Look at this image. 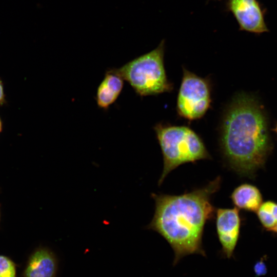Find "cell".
<instances>
[{"instance_id": "6da1fadb", "label": "cell", "mask_w": 277, "mask_h": 277, "mask_svg": "<svg viewBox=\"0 0 277 277\" xmlns=\"http://www.w3.org/2000/svg\"><path fill=\"white\" fill-rule=\"evenodd\" d=\"M220 146L226 165L239 176L253 179L270 155L273 145L268 114L258 98L240 92L226 108Z\"/></svg>"}, {"instance_id": "7a4b0ae2", "label": "cell", "mask_w": 277, "mask_h": 277, "mask_svg": "<svg viewBox=\"0 0 277 277\" xmlns=\"http://www.w3.org/2000/svg\"><path fill=\"white\" fill-rule=\"evenodd\" d=\"M217 176L203 187L179 195L152 193L155 212L147 229L161 235L172 248L176 265L184 256H205L202 239L206 223L215 217L213 195L220 188Z\"/></svg>"}, {"instance_id": "3957f363", "label": "cell", "mask_w": 277, "mask_h": 277, "mask_svg": "<svg viewBox=\"0 0 277 277\" xmlns=\"http://www.w3.org/2000/svg\"><path fill=\"white\" fill-rule=\"evenodd\" d=\"M153 129L164 162L159 185H161L167 175L178 166L211 158L201 137L190 128L158 123Z\"/></svg>"}, {"instance_id": "277c9868", "label": "cell", "mask_w": 277, "mask_h": 277, "mask_svg": "<svg viewBox=\"0 0 277 277\" xmlns=\"http://www.w3.org/2000/svg\"><path fill=\"white\" fill-rule=\"evenodd\" d=\"M165 41L157 47L113 70L127 81L141 96L154 95L173 90L164 65Z\"/></svg>"}, {"instance_id": "5b68a950", "label": "cell", "mask_w": 277, "mask_h": 277, "mask_svg": "<svg viewBox=\"0 0 277 277\" xmlns=\"http://www.w3.org/2000/svg\"><path fill=\"white\" fill-rule=\"evenodd\" d=\"M211 103L209 80L200 77L183 68V77L176 102L179 115L188 121L202 118Z\"/></svg>"}, {"instance_id": "8992f818", "label": "cell", "mask_w": 277, "mask_h": 277, "mask_svg": "<svg viewBox=\"0 0 277 277\" xmlns=\"http://www.w3.org/2000/svg\"><path fill=\"white\" fill-rule=\"evenodd\" d=\"M225 10L232 14L240 31L256 35L269 31L265 18L267 10L258 0H226Z\"/></svg>"}, {"instance_id": "52a82bcc", "label": "cell", "mask_w": 277, "mask_h": 277, "mask_svg": "<svg viewBox=\"0 0 277 277\" xmlns=\"http://www.w3.org/2000/svg\"><path fill=\"white\" fill-rule=\"evenodd\" d=\"M216 231L221 245V254L230 259L233 255L240 233L241 217L239 209L220 208L215 211Z\"/></svg>"}, {"instance_id": "ba28073f", "label": "cell", "mask_w": 277, "mask_h": 277, "mask_svg": "<svg viewBox=\"0 0 277 277\" xmlns=\"http://www.w3.org/2000/svg\"><path fill=\"white\" fill-rule=\"evenodd\" d=\"M57 270L54 253L47 247H39L29 256L22 277H56Z\"/></svg>"}, {"instance_id": "9c48e42d", "label": "cell", "mask_w": 277, "mask_h": 277, "mask_svg": "<svg viewBox=\"0 0 277 277\" xmlns=\"http://www.w3.org/2000/svg\"><path fill=\"white\" fill-rule=\"evenodd\" d=\"M124 81L113 69L106 71L96 92L95 100L100 108L107 110L115 102L122 91Z\"/></svg>"}, {"instance_id": "30bf717a", "label": "cell", "mask_w": 277, "mask_h": 277, "mask_svg": "<svg viewBox=\"0 0 277 277\" xmlns=\"http://www.w3.org/2000/svg\"><path fill=\"white\" fill-rule=\"evenodd\" d=\"M230 199L235 207L249 212H256L263 203V196L259 189L249 183L236 187L232 191Z\"/></svg>"}, {"instance_id": "8fae6325", "label": "cell", "mask_w": 277, "mask_h": 277, "mask_svg": "<svg viewBox=\"0 0 277 277\" xmlns=\"http://www.w3.org/2000/svg\"><path fill=\"white\" fill-rule=\"evenodd\" d=\"M255 212L266 230L270 231L277 224V202L271 200L263 202Z\"/></svg>"}, {"instance_id": "7c38bea8", "label": "cell", "mask_w": 277, "mask_h": 277, "mask_svg": "<svg viewBox=\"0 0 277 277\" xmlns=\"http://www.w3.org/2000/svg\"><path fill=\"white\" fill-rule=\"evenodd\" d=\"M17 266L10 258L0 254V277H17Z\"/></svg>"}, {"instance_id": "4fadbf2b", "label": "cell", "mask_w": 277, "mask_h": 277, "mask_svg": "<svg viewBox=\"0 0 277 277\" xmlns=\"http://www.w3.org/2000/svg\"><path fill=\"white\" fill-rule=\"evenodd\" d=\"M5 100L4 93L3 90V84L0 80V105L3 104Z\"/></svg>"}, {"instance_id": "5bb4252c", "label": "cell", "mask_w": 277, "mask_h": 277, "mask_svg": "<svg viewBox=\"0 0 277 277\" xmlns=\"http://www.w3.org/2000/svg\"><path fill=\"white\" fill-rule=\"evenodd\" d=\"M270 231H271L272 232H274L275 233H276L277 234V224L276 225V226L273 228Z\"/></svg>"}, {"instance_id": "9a60e30c", "label": "cell", "mask_w": 277, "mask_h": 277, "mask_svg": "<svg viewBox=\"0 0 277 277\" xmlns=\"http://www.w3.org/2000/svg\"><path fill=\"white\" fill-rule=\"evenodd\" d=\"M277 135V122L276 123L274 128L272 129Z\"/></svg>"}, {"instance_id": "2e32d148", "label": "cell", "mask_w": 277, "mask_h": 277, "mask_svg": "<svg viewBox=\"0 0 277 277\" xmlns=\"http://www.w3.org/2000/svg\"><path fill=\"white\" fill-rule=\"evenodd\" d=\"M2 130V123H1V119H0V132Z\"/></svg>"}, {"instance_id": "e0dca14e", "label": "cell", "mask_w": 277, "mask_h": 277, "mask_svg": "<svg viewBox=\"0 0 277 277\" xmlns=\"http://www.w3.org/2000/svg\"><path fill=\"white\" fill-rule=\"evenodd\" d=\"M208 1H216V0H208ZM217 1H221V0H217Z\"/></svg>"}, {"instance_id": "ac0fdd59", "label": "cell", "mask_w": 277, "mask_h": 277, "mask_svg": "<svg viewBox=\"0 0 277 277\" xmlns=\"http://www.w3.org/2000/svg\"><path fill=\"white\" fill-rule=\"evenodd\" d=\"M0 221H1V209H0Z\"/></svg>"}]
</instances>
